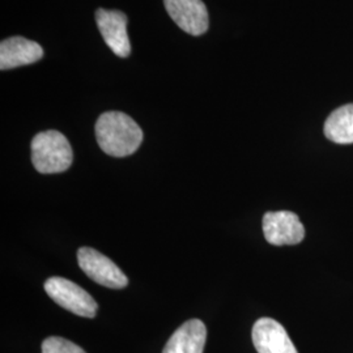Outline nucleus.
<instances>
[{
    "label": "nucleus",
    "mask_w": 353,
    "mask_h": 353,
    "mask_svg": "<svg viewBox=\"0 0 353 353\" xmlns=\"http://www.w3.org/2000/svg\"><path fill=\"white\" fill-rule=\"evenodd\" d=\"M96 138L106 154L126 157L138 151L143 141V131L127 114L108 112L97 119Z\"/></svg>",
    "instance_id": "nucleus-1"
},
{
    "label": "nucleus",
    "mask_w": 353,
    "mask_h": 353,
    "mask_svg": "<svg viewBox=\"0 0 353 353\" xmlns=\"http://www.w3.org/2000/svg\"><path fill=\"white\" fill-rule=\"evenodd\" d=\"M32 163L42 174L62 173L72 165L74 152L63 134L49 130L37 134L30 144Z\"/></svg>",
    "instance_id": "nucleus-2"
},
{
    "label": "nucleus",
    "mask_w": 353,
    "mask_h": 353,
    "mask_svg": "<svg viewBox=\"0 0 353 353\" xmlns=\"http://www.w3.org/2000/svg\"><path fill=\"white\" fill-rule=\"evenodd\" d=\"M45 290L52 301L75 316L94 318L99 305L87 290L64 278L54 276L45 283Z\"/></svg>",
    "instance_id": "nucleus-3"
},
{
    "label": "nucleus",
    "mask_w": 353,
    "mask_h": 353,
    "mask_svg": "<svg viewBox=\"0 0 353 353\" xmlns=\"http://www.w3.org/2000/svg\"><path fill=\"white\" fill-rule=\"evenodd\" d=\"M77 261L84 274L102 287L122 290L128 284V279L121 268L106 255L92 248L79 249Z\"/></svg>",
    "instance_id": "nucleus-4"
},
{
    "label": "nucleus",
    "mask_w": 353,
    "mask_h": 353,
    "mask_svg": "<svg viewBox=\"0 0 353 353\" xmlns=\"http://www.w3.org/2000/svg\"><path fill=\"white\" fill-rule=\"evenodd\" d=\"M262 224L265 240L275 246L297 245L305 237V228L300 217L290 211L267 212Z\"/></svg>",
    "instance_id": "nucleus-5"
},
{
    "label": "nucleus",
    "mask_w": 353,
    "mask_h": 353,
    "mask_svg": "<svg viewBox=\"0 0 353 353\" xmlns=\"http://www.w3.org/2000/svg\"><path fill=\"white\" fill-rule=\"evenodd\" d=\"M165 8L183 32L201 36L208 30V12L202 0H164Z\"/></svg>",
    "instance_id": "nucleus-6"
},
{
    "label": "nucleus",
    "mask_w": 353,
    "mask_h": 353,
    "mask_svg": "<svg viewBox=\"0 0 353 353\" xmlns=\"http://www.w3.org/2000/svg\"><path fill=\"white\" fill-rule=\"evenodd\" d=\"M252 335L258 353H299L285 328L272 318L258 319Z\"/></svg>",
    "instance_id": "nucleus-7"
},
{
    "label": "nucleus",
    "mask_w": 353,
    "mask_h": 353,
    "mask_svg": "<svg viewBox=\"0 0 353 353\" xmlns=\"http://www.w3.org/2000/svg\"><path fill=\"white\" fill-rule=\"evenodd\" d=\"M96 21L102 38L115 55L127 58L131 54V43L127 34V16L121 11L100 8L96 12Z\"/></svg>",
    "instance_id": "nucleus-8"
},
{
    "label": "nucleus",
    "mask_w": 353,
    "mask_h": 353,
    "mask_svg": "<svg viewBox=\"0 0 353 353\" xmlns=\"http://www.w3.org/2000/svg\"><path fill=\"white\" fill-rule=\"evenodd\" d=\"M43 57V49L37 42L24 37H11L0 43V70H12L20 65L38 62Z\"/></svg>",
    "instance_id": "nucleus-9"
},
{
    "label": "nucleus",
    "mask_w": 353,
    "mask_h": 353,
    "mask_svg": "<svg viewBox=\"0 0 353 353\" xmlns=\"http://www.w3.org/2000/svg\"><path fill=\"white\" fill-rule=\"evenodd\" d=\"M207 339V328L201 319H190L166 343L163 353H203Z\"/></svg>",
    "instance_id": "nucleus-10"
},
{
    "label": "nucleus",
    "mask_w": 353,
    "mask_h": 353,
    "mask_svg": "<svg viewBox=\"0 0 353 353\" xmlns=\"http://www.w3.org/2000/svg\"><path fill=\"white\" fill-rule=\"evenodd\" d=\"M325 137L336 144L353 143V103L338 108L325 122Z\"/></svg>",
    "instance_id": "nucleus-11"
},
{
    "label": "nucleus",
    "mask_w": 353,
    "mask_h": 353,
    "mask_svg": "<svg viewBox=\"0 0 353 353\" xmlns=\"http://www.w3.org/2000/svg\"><path fill=\"white\" fill-rule=\"evenodd\" d=\"M42 353H87L75 343L61 336H50L42 343Z\"/></svg>",
    "instance_id": "nucleus-12"
}]
</instances>
